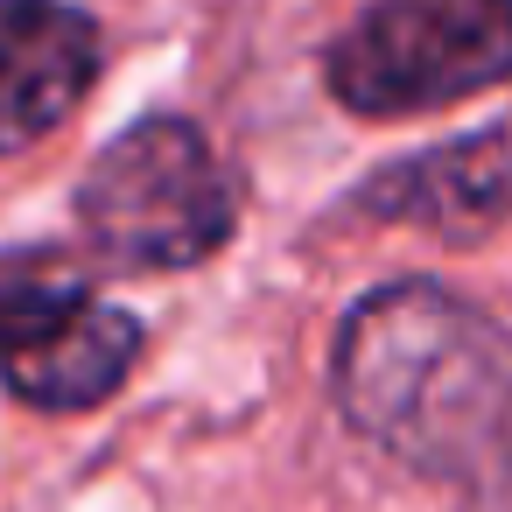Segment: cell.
Masks as SVG:
<instances>
[{
    "instance_id": "1",
    "label": "cell",
    "mask_w": 512,
    "mask_h": 512,
    "mask_svg": "<svg viewBox=\"0 0 512 512\" xmlns=\"http://www.w3.org/2000/svg\"><path fill=\"white\" fill-rule=\"evenodd\" d=\"M344 421L421 477L512 484V337L442 281L372 288L330 358Z\"/></svg>"
},
{
    "instance_id": "2",
    "label": "cell",
    "mask_w": 512,
    "mask_h": 512,
    "mask_svg": "<svg viewBox=\"0 0 512 512\" xmlns=\"http://www.w3.org/2000/svg\"><path fill=\"white\" fill-rule=\"evenodd\" d=\"M78 225L106 260L169 274L211 260L232 239L239 197L225 162L190 120H141L92 155L78 183Z\"/></svg>"
},
{
    "instance_id": "3",
    "label": "cell",
    "mask_w": 512,
    "mask_h": 512,
    "mask_svg": "<svg viewBox=\"0 0 512 512\" xmlns=\"http://www.w3.org/2000/svg\"><path fill=\"white\" fill-rule=\"evenodd\" d=\"M330 99L414 120L512 78V0H372L323 57Z\"/></svg>"
},
{
    "instance_id": "4",
    "label": "cell",
    "mask_w": 512,
    "mask_h": 512,
    "mask_svg": "<svg viewBox=\"0 0 512 512\" xmlns=\"http://www.w3.org/2000/svg\"><path fill=\"white\" fill-rule=\"evenodd\" d=\"M141 358V323L85 288V274H57L8 330H0V379L15 400L50 414H85L127 386Z\"/></svg>"
},
{
    "instance_id": "5",
    "label": "cell",
    "mask_w": 512,
    "mask_h": 512,
    "mask_svg": "<svg viewBox=\"0 0 512 512\" xmlns=\"http://www.w3.org/2000/svg\"><path fill=\"white\" fill-rule=\"evenodd\" d=\"M351 218L414 225V232H435L456 246L491 239L512 218V127H491V134H470V141H449V148L379 169L351 197Z\"/></svg>"
},
{
    "instance_id": "6",
    "label": "cell",
    "mask_w": 512,
    "mask_h": 512,
    "mask_svg": "<svg viewBox=\"0 0 512 512\" xmlns=\"http://www.w3.org/2000/svg\"><path fill=\"white\" fill-rule=\"evenodd\" d=\"M99 22L71 0H0V155L64 127L99 85Z\"/></svg>"
},
{
    "instance_id": "7",
    "label": "cell",
    "mask_w": 512,
    "mask_h": 512,
    "mask_svg": "<svg viewBox=\"0 0 512 512\" xmlns=\"http://www.w3.org/2000/svg\"><path fill=\"white\" fill-rule=\"evenodd\" d=\"M57 274H71L64 253H8V260H0V330H8Z\"/></svg>"
}]
</instances>
